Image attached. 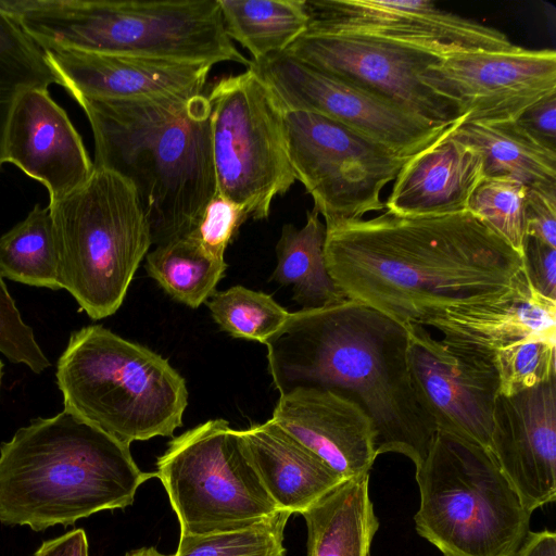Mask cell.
<instances>
[{"instance_id": "6da1fadb", "label": "cell", "mask_w": 556, "mask_h": 556, "mask_svg": "<svg viewBox=\"0 0 556 556\" xmlns=\"http://www.w3.org/2000/svg\"><path fill=\"white\" fill-rule=\"evenodd\" d=\"M328 273L348 300L408 330L450 307L505 294L522 255L480 219L457 214L401 216L326 225Z\"/></svg>"}, {"instance_id": "7a4b0ae2", "label": "cell", "mask_w": 556, "mask_h": 556, "mask_svg": "<svg viewBox=\"0 0 556 556\" xmlns=\"http://www.w3.org/2000/svg\"><path fill=\"white\" fill-rule=\"evenodd\" d=\"M280 396L324 389L355 401L371 418L377 456L400 453L417 468L437 433L419 403L408 367V329L363 303L291 313L266 343Z\"/></svg>"}, {"instance_id": "3957f363", "label": "cell", "mask_w": 556, "mask_h": 556, "mask_svg": "<svg viewBox=\"0 0 556 556\" xmlns=\"http://www.w3.org/2000/svg\"><path fill=\"white\" fill-rule=\"evenodd\" d=\"M93 135V167L130 182L152 244L186 237L217 192L206 91L137 100L74 98Z\"/></svg>"}, {"instance_id": "277c9868", "label": "cell", "mask_w": 556, "mask_h": 556, "mask_svg": "<svg viewBox=\"0 0 556 556\" xmlns=\"http://www.w3.org/2000/svg\"><path fill=\"white\" fill-rule=\"evenodd\" d=\"M155 477L129 446L67 410L37 418L0 445V521L41 531L134 503Z\"/></svg>"}, {"instance_id": "5b68a950", "label": "cell", "mask_w": 556, "mask_h": 556, "mask_svg": "<svg viewBox=\"0 0 556 556\" xmlns=\"http://www.w3.org/2000/svg\"><path fill=\"white\" fill-rule=\"evenodd\" d=\"M0 9L43 51L251 64L227 36L218 0H0Z\"/></svg>"}, {"instance_id": "8992f818", "label": "cell", "mask_w": 556, "mask_h": 556, "mask_svg": "<svg viewBox=\"0 0 556 556\" xmlns=\"http://www.w3.org/2000/svg\"><path fill=\"white\" fill-rule=\"evenodd\" d=\"M64 409L121 443L172 437L188 405L167 359L100 326L72 333L56 365Z\"/></svg>"}, {"instance_id": "52a82bcc", "label": "cell", "mask_w": 556, "mask_h": 556, "mask_svg": "<svg viewBox=\"0 0 556 556\" xmlns=\"http://www.w3.org/2000/svg\"><path fill=\"white\" fill-rule=\"evenodd\" d=\"M417 533L444 556H513L532 513L484 446L437 431L416 468Z\"/></svg>"}, {"instance_id": "ba28073f", "label": "cell", "mask_w": 556, "mask_h": 556, "mask_svg": "<svg viewBox=\"0 0 556 556\" xmlns=\"http://www.w3.org/2000/svg\"><path fill=\"white\" fill-rule=\"evenodd\" d=\"M48 208L61 289L91 319L113 315L152 245L136 190L119 175L94 167L83 186Z\"/></svg>"}, {"instance_id": "9c48e42d", "label": "cell", "mask_w": 556, "mask_h": 556, "mask_svg": "<svg viewBox=\"0 0 556 556\" xmlns=\"http://www.w3.org/2000/svg\"><path fill=\"white\" fill-rule=\"evenodd\" d=\"M217 192L253 219L268 217L273 201L295 176L288 152L286 110L251 68L217 79L206 90Z\"/></svg>"}, {"instance_id": "30bf717a", "label": "cell", "mask_w": 556, "mask_h": 556, "mask_svg": "<svg viewBox=\"0 0 556 556\" xmlns=\"http://www.w3.org/2000/svg\"><path fill=\"white\" fill-rule=\"evenodd\" d=\"M157 477L180 525V536L232 531L278 507L225 419L207 420L174 438L156 462Z\"/></svg>"}, {"instance_id": "8fae6325", "label": "cell", "mask_w": 556, "mask_h": 556, "mask_svg": "<svg viewBox=\"0 0 556 556\" xmlns=\"http://www.w3.org/2000/svg\"><path fill=\"white\" fill-rule=\"evenodd\" d=\"M286 126L295 179L325 225L363 219L386 207L380 193L408 157L319 114L286 111Z\"/></svg>"}, {"instance_id": "7c38bea8", "label": "cell", "mask_w": 556, "mask_h": 556, "mask_svg": "<svg viewBox=\"0 0 556 556\" xmlns=\"http://www.w3.org/2000/svg\"><path fill=\"white\" fill-rule=\"evenodd\" d=\"M285 52L431 125L454 127L462 123L458 106L420 78L444 55L376 37L312 31Z\"/></svg>"}, {"instance_id": "4fadbf2b", "label": "cell", "mask_w": 556, "mask_h": 556, "mask_svg": "<svg viewBox=\"0 0 556 556\" xmlns=\"http://www.w3.org/2000/svg\"><path fill=\"white\" fill-rule=\"evenodd\" d=\"M249 68L269 86L286 111L319 114L403 157H412L453 128L431 125L286 52L251 60Z\"/></svg>"}, {"instance_id": "5bb4252c", "label": "cell", "mask_w": 556, "mask_h": 556, "mask_svg": "<svg viewBox=\"0 0 556 556\" xmlns=\"http://www.w3.org/2000/svg\"><path fill=\"white\" fill-rule=\"evenodd\" d=\"M420 78L458 106L462 123L511 122L556 92V52L518 46L456 52L430 65Z\"/></svg>"}, {"instance_id": "9a60e30c", "label": "cell", "mask_w": 556, "mask_h": 556, "mask_svg": "<svg viewBox=\"0 0 556 556\" xmlns=\"http://www.w3.org/2000/svg\"><path fill=\"white\" fill-rule=\"evenodd\" d=\"M408 332L412 382L437 431L490 450L493 412L500 394L494 354L438 340L421 325L413 326Z\"/></svg>"}, {"instance_id": "2e32d148", "label": "cell", "mask_w": 556, "mask_h": 556, "mask_svg": "<svg viewBox=\"0 0 556 556\" xmlns=\"http://www.w3.org/2000/svg\"><path fill=\"white\" fill-rule=\"evenodd\" d=\"M306 7L312 33L376 37L440 55L515 47L504 33L429 0H306Z\"/></svg>"}, {"instance_id": "e0dca14e", "label": "cell", "mask_w": 556, "mask_h": 556, "mask_svg": "<svg viewBox=\"0 0 556 556\" xmlns=\"http://www.w3.org/2000/svg\"><path fill=\"white\" fill-rule=\"evenodd\" d=\"M490 451L533 513L556 498V378L511 396L498 394Z\"/></svg>"}, {"instance_id": "ac0fdd59", "label": "cell", "mask_w": 556, "mask_h": 556, "mask_svg": "<svg viewBox=\"0 0 556 556\" xmlns=\"http://www.w3.org/2000/svg\"><path fill=\"white\" fill-rule=\"evenodd\" d=\"M9 162L42 184L53 203L83 186L93 172L80 135L48 89L24 92L11 114L4 139Z\"/></svg>"}, {"instance_id": "d6986e66", "label": "cell", "mask_w": 556, "mask_h": 556, "mask_svg": "<svg viewBox=\"0 0 556 556\" xmlns=\"http://www.w3.org/2000/svg\"><path fill=\"white\" fill-rule=\"evenodd\" d=\"M344 480L369 473L376 430L352 399L324 389H295L279 400L271 418Z\"/></svg>"}, {"instance_id": "ffe728a7", "label": "cell", "mask_w": 556, "mask_h": 556, "mask_svg": "<svg viewBox=\"0 0 556 556\" xmlns=\"http://www.w3.org/2000/svg\"><path fill=\"white\" fill-rule=\"evenodd\" d=\"M73 98L137 100L206 91L212 65L124 54L43 51Z\"/></svg>"}, {"instance_id": "44dd1931", "label": "cell", "mask_w": 556, "mask_h": 556, "mask_svg": "<svg viewBox=\"0 0 556 556\" xmlns=\"http://www.w3.org/2000/svg\"><path fill=\"white\" fill-rule=\"evenodd\" d=\"M425 326L448 344L494 354L530 338L556 337V301L533 288L523 267L502 296L450 307Z\"/></svg>"}, {"instance_id": "7402d4cb", "label": "cell", "mask_w": 556, "mask_h": 556, "mask_svg": "<svg viewBox=\"0 0 556 556\" xmlns=\"http://www.w3.org/2000/svg\"><path fill=\"white\" fill-rule=\"evenodd\" d=\"M451 130L404 163L384 204L387 211L401 216L467 211L471 193L484 177L483 162Z\"/></svg>"}, {"instance_id": "603a6c76", "label": "cell", "mask_w": 556, "mask_h": 556, "mask_svg": "<svg viewBox=\"0 0 556 556\" xmlns=\"http://www.w3.org/2000/svg\"><path fill=\"white\" fill-rule=\"evenodd\" d=\"M238 433L278 509L302 514L345 481L271 419Z\"/></svg>"}, {"instance_id": "cb8c5ba5", "label": "cell", "mask_w": 556, "mask_h": 556, "mask_svg": "<svg viewBox=\"0 0 556 556\" xmlns=\"http://www.w3.org/2000/svg\"><path fill=\"white\" fill-rule=\"evenodd\" d=\"M301 515L307 556H370L379 520L369 496V473L343 481Z\"/></svg>"}, {"instance_id": "d4e9b609", "label": "cell", "mask_w": 556, "mask_h": 556, "mask_svg": "<svg viewBox=\"0 0 556 556\" xmlns=\"http://www.w3.org/2000/svg\"><path fill=\"white\" fill-rule=\"evenodd\" d=\"M450 134L480 154L484 177H509L528 188H556V152L532 140L514 121L460 123Z\"/></svg>"}, {"instance_id": "484cf974", "label": "cell", "mask_w": 556, "mask_h": 556, "mask_svg": "<svg viewBox=\"0 0 556 556\" xmlns=\"http://www.w3.org/2000/svg\"><path fill=\"white\" fill-rule=\"evenodd\" d=\"M326 225L313 207L304 226L286 224L276 244L277 266L270 279L292 287L303 309L339 304L348 299L330 277L325 261Z\"/></svg>"}, {"instance_id": "4316f807", "label": "cell", "mask_w": 556, "mask_h": 556, "mask_svg": "<svg viewBox=\"0 0 556 556\" xmlns=\"http://www.w3.org/2000/svg\"><path fill=\"white\" fill-rule=\"evenodd\" d=\"M227 36L252 61L285 52L306 33V0H218Z\"/></svg>"}, {"instance_id": "83f0119b", "label": "cell", "mask_w": 556, "mask_h": 556, "mask_svg": "<svg viewBox=\"0 0 556 556\" xmlns=\"http://www.w3.org/2000/svg\"><path fill=\"white\" fill-rule=\"evenodd\" d=\"M227 264L189 237L178 238L146 255V269L175 301L198 308L215 292Z\"/></svg>"}, {"instance_id": "f1b7e54d", "label": "cell", "mask_w": 556, "mask_h": 556, "mask_svg": "<svg viewBox=\"0 0 556 556\" xmlns=\"http://www.w3.org/2000/svg\"><path fill=\"white\" fill-rule=\"evenodd\" d=\"M0 274L20 283L61 289L48 206L36 205L22 222L0 237Z\"/></svg>"}, {"instance_id": "f546056e", "label": "cell", "mask_w": 556, "mask_h": 556, "mask_svg": "<svg viewBox=\"0 0 556 556\" xmlns=\"http://www.w3.org/2000/svg\"><path fill=\"white\" fill-rule=\"evenodd\" d=\"M58 79L43 50L0 9V165L8 124L21 96L31 89H48Z\"/></svg>"}, {"instance_id": "4dcf8cb0", "label": "cell", "mask_w": 556, "mask_h": 556, "mask_svg": "<svg viewBox=\"0 0 556 556\" xmlns=\"http://www.w3.org/2000/svg\"><path fill=\"white\" fill-rule=\"evenodd\" d=\"M205 304L223 331L263 344L279 331L291 314L270 295L243 286L215 291Z\"/></svg>"}, {"instance_id": "1f68e13d", "label": "cell", "mask_w": 556, "mask_h": 556, "mask_svg": "<svg viewBox=\"0 0 556 556\" xmlns=\"http://www.w3.org/2000/svg\"><path fill=\"white\" fill-rule=\"evenodd\" d=\"M292 514L279 509L245 528L180 536L172 556H286L285 528Z\"/></svg>"}, {"instance_id": "d6a6232c", "label": "cell", "mask_w": 556, "mask_h": 556, "mask_svg": "<svg viewBox=\"0 0 556 556\" xmlns=\"http://www.w3.org/2000/svg\"><path fill=\"white\" fill-rule=\"evenodd\" d=\"M528 187L509 177H483L467 211L522 255Z\"/></svg>"}, {"instance_id": "836d02e7", "label": "cell", "mask_w": 556, "mask_h": 556, "mask_svg": "<svg viewBox=\"0 0 556 556\" xmlns=\"http://www.w3.org/2000/svg\"><path fill=\"white\" fill-rule=\"evenodd\" d=\"M500 394L511 396L556 378V337H535L494 353Z\"/></svg>"}, {"instance_id": "e575fe53", "label": "cell", "mask_w": 556, "mask_h": 556, "mask_svg": "<svg viewBox=\"0 0 556 556\" xmlns=\"http://www.w3.org/2000/svg\"><path fill=\"white\" fill-rule=\"evenodd\" d=\"M0 352L12 363L40 374L50 362L38 345L33 329L24 323L0 274Z\"/></svg>"}, {"instance_id": "d590c367", "label": "cell", "mask_w": 556, "mask_h": 556, "mask_svg": "<svg viewBox=\"0 0 556 556\" xmlns=\"http://www.w3.org/2000/svg\"><path fill=\"white\" fill-rule=\"evenodd\" d=\"M249 218L241 205L216 192L194 229L186 237L197 241L212 256L224 258L226 248Z\"/></svg>"}, {"instance_id": "8d00e7d4", "label": "cell", "mask_w": 556, "mask_h": 556, "mask_svg": "<svg viewBox=\"0 0 556 556\" xmlns=\"http://www.w3.org/2000/svg\"><path fill=\"white\" fill-rule=\"evenodd\" d=\"M526 236L556 248V188H528Z\"/></svg>"}, {"instance_id": "74e56055", "label": "cell", "mask_w": 556, "mask_h": 556, "mask_svg": "<svg viewBox=\"0 0 556 556\" xmlns=\"http://www.w3.org/2000/svg\"><path fill=\"white\" fill-rule=\"evenodd\" d=\"M523 267L533 288L556 301V248L527 237L522 252Z\"/></svg>"}, {"instance_id": "f35d334b", "label": "cell", "mask_w": 556, "mask_h": 556, "mask_svg": "<svg viewBox=\"0 0 556 556\" xmlns=\"http://www.w3.org/2000/svg\"><path fill=\"white\" fill-rule=\"evenodd\" d=\"M514 122L532 140L556 152V92L528 106Z\"/></svg>"}, {"instance_id": "ab89813d", "label": "cell", "mask_w": 556, "mask_h": 556, "mask_svg": "<svg viewBox=\"0 0 556 556\" xmlns=\"http://www.w3.org/2000/svg\"><path fill=\"white\" fill-rule=\"evenodd\" d=\"M34 556H89L88 540L83 529L45 541Z\"/></svg>"}, {"instance_id": "60d3db41", "label": "cell", "mask_w": 556, "mask_h": 556, "mask_svg": "<svg viewBox=\"0 0 556 556\" xmlns=\"http://www.w3.org/2000/svg\"><path fill=\"white\" fill-rule=\"evenodd\" d=\"M513 556H556V533L551 530L528 531Z\"/></svg>"}, {"instance_id": "b9f144b4", "label": "cell", "mask_w": 556, "mask_h": 556, "mask_svg": "<svg viewBox=\"0 0 556 556\" xmlns=\"http://www.w3.org/2000/svg\"><path fill=\"white\" fill-rule=\"evenodd\" d=\"M125 556H168V555L161 554L154 547H144V548H139V549L132 551V552L126 554Z\"/></svg>"}, {"instance_id": "7bdbcfd3", "label": "cell", "mask_w": 556, "mask_h": 556, "mask_svg": "<svg viewBox=\"0 0 556 556\" xmlns=\"http://www.w3.org/2000/svg\"><path fill=\"white\" fill-rule=\"evenodd\" d=\"M2 368H3V364L0 361V388H1Z\"/></svg>"}]
</instances>
